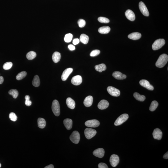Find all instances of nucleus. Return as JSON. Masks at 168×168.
I'll use <instances>...</instances> for the list:
<instances>
[{
	"label": "nucleus",
	"mask_w": 168,
	"mask_h": 168,
	"mask_svg": "<svg viewBox=\"0 0 168 168\" xmlns=\"http://www.w3.org/2000/svg\"><path fill=\"white\" fill-rule=\"evenodd\" d=\"M70 139L73 143L77 144L79 142L80 139L79 133L77 131L74 132L70 136Z\"/></svg>",
	"instance_id": "obj_6"
},
{
	"label": "nucleus",
	"mask_w": 168,
	"mask_h": 168,
	"mask_svg": "<svg viewBox=\"0 0 168 168\" xmlns=\"http://www.w3.org/2000/svg\"><path fill=\"white\" fill-rule=\"evenodd\" d=\"M158 106V103L156 101H153L151 103L150 110L151 112L155 111Z\"/></svg>",
	"instance_id": "obj_32"
},
{
	"label": "nucleus",
	"mask_w": 168,
	"mask_h": 168,
	"mask_svg": "<svg viewBox=\"0 0 168 168\" xmlns=\"http://www.w3.org/2000/svg\"><path fill=\"white\" fill-rule=\"evenodd\" d=\"M82 82V78L81 76H77L72 78L71 80V83L76 86L80 85Z\"/></svg>",
	"instance_id": "obj_13"
},
{
	"label": "nucleus",
	"mask_w": 168,
	"mask_h": 168,
	"mask_svg": "<svg viewBox=\"0 0 168 168\" xmlns=\"http://www.w3.org/2000/svg\"><path fill=\"white\" fill-rule=\"evenodd\" d=\"M100 53V50H95L92 51L90 53V56L91 57H95L99 55Z\"/></svg>",
	"instance_id": "obj_40"
},
{
	"label": "nucleus",
	"mask_w": 168,
	"mask_h": 168,
	"mask_svg": "<svg viewBox=\"0 0 168 168\" xmlns=\"http://www.w3.org/2000/svg\"><path fill=\"white\" fill-rule=\"evenodd\" d=\"M78 24L80 28H82L84 27L86 25V22L84 20L82 19H80L78 20Z\"/></svg>",
	"instance_id": "obj_39"
},
{
	"label": "nucleus",
	"mask_w": 168,
	"mask_h": 168,
	"mask_svg": "<svg viewBox=\"0 0 168 168\" xmlns=\"http://www.w3.org/2000/svg\"><path fill=\"white\" fill-rule=\"evenodd\" d=\"M139 7L140 11L142 14L146 16H149L150 14L148 10L146 5L143 2H140Z\"/></svg>",
	"instance_id": "obj_10"
},
{
	"label": "nucleus",
	"mask_w": 168,
	"mask_h": 168,
	"mask_svg": "<svg viewBox=\"0 0 168 168\" xmlns=\"http://www.w3.org/2000/svg\"><path fill=\"white\" fill-rule=\"evenodd\" d=\"M67 105L69 108L74 109L76 107V102L73 99L71 98H68L66 101Z\"/></svg>",
	"instance_id": "obj_20"
},
{
	"label": "nucleus",
	"mask_w": 168,
	"mask_h": 168,
	"mask_svg": "<svg viewBox=\"0 0 168 168\" xmlns=\"http://www.w3.org/2000/svg\"><path fill=\"white\" fill-rule=\"evenodd\" d=\"M125 15L127 18L131 21H133L135 20V15L133 11L131 10H128L126 11Z\"/></svg>",
	"instance_id": "obj_17"
},
{
	"label": "nucleus",
	"mask_w": 168,
	"mask_h": 168,
	"mask_svg": "<svg viewBox=\"0 0 168 168\" xmlns=\"http://www.w3.org/2000/svg\"><path fill=\"white\" fill-rule=\"evenodd\" d=\"M4 78L2 76H0V84H2L4 82Z\"/></svg>",
	"instance_id": "obj_44"
},
{
	"label": "nucleus",
	"mask_w": 168,
	"mask_h": 168,
	"mask_svg": "<svg viewBox=\"0 0 168 168\" xmlns=\"http://www.w3.org/2000/svg\"><path fill=\"white\" fill-rule=\"evenodd\" d=\"M129 116L127 114H123L120 116L116 121L114 125L119 126L121 125L128 119Z\"/></svg>",
	"instance_id": "obj_5"
},
{
	"label": "nucleus",
	"mask_w": 168,
	"mask_h": 168,
	"mask_svg": "<svg viewBox=\"0 0 168 168\" xmlns=\"http://www.w3.org/2000/svg\"><path fill=\"white\" fill-rule=\"evenodd\" d=\"M110 30V28L108 26H104L99 28L98 32L100 34H108Z\"/></svg>",
	"instance_id": "obj_24"
},
{
	"label": "nucleus",
	"mask_w": 168,
	"mask_h": 168,
	"mask_svg": "<svg viewBox=\"0 0 168 168\" xmlns=\"http://www.w3.org/2000/svg\"><path fill=\"white\" fill-rule=\"evenodd\" d=\"M110 164L112 167H116L118 164L120 162L119 156L115 154L112 155L110 158Z\"/></svg>",
	"instance_id": "obj_9"
},
{
	"label": "nucleus",
	"mask_w": 168,
	"mask_h": 168,
	"mask_svg": "<svg viewBox=\"0 0 168 168\" xmlns=\"http://www.w3.org/2000/svg\"><path fill=\"white\" fill-rule=\"evenodd\" d=\"M73 70L72 68H67L64 71L62 76V79L63 81L66 80L70 75L72 73Z\"/></svg>",
	"instance_id": "obj_12"
},
{
	"label": "nucleus",
	"mask_w": 168,
	"mask_h": 168,
	"mask_svg": "<svg viewBox=\"0 0 168 168\" xmlns=\"http://www.w3.org/2000/svg\"><path fill=\"white\" fill-rule=\"evenodd\" d=\"M12 66L13 64L12 62H8L4 64L3 68L4 70H9L12 68Z\"/></svg>",
	"instance_id": "obj_35"
},
{
	"label": "nucleus",
	"mask_w": 168,
	"mask_h": 168,
	"mask_svg": "<svg viewBox=\"0 0 168 168\" xmlns=\"http://www.w3.org/2000/svg\"><path fill=\"white\" fill-rule=\"evenodd\" d=\"M163 158H164L165 159H168V152H167L164 155Z\"/></svg>",
	"instance_id": "obj_45"
},
{
	"label": "nucleus",
	"mask_w": 168,
	"mask_h": 168,
	"mask_svg": "<svg viewBox=\"0 0 168 168\" xmlns=\"http://www.w3.org/2000/svg\"><path fill=\"white\" fill-rule=\"evenodd\" d=\"M80 40L78 39H75L73 40V44L75 45H77L80 43Z\"/></svg>",
	"instance_id": "obj_42"
},
{
	"label": "nucleus",
	"mask_w": 168,
	"mask_h": 168,
	"mask_svg": "<svg viewBox=\"0 0 168 168\" xmlns=\"http://www.w3.org/2000/svg\"><path fill=\"white\" fill-rule=\"evenodd\" d=\"M80 41L84 44H87L88 42L89 38L88 36L85 34H82L81 35L80 38Z\"/></svg>",
	"instance_id": "obj_27"
},
{
	"label": "nucleus",
	"mask_w": 168,
	"mask_h": 168,
	"mask_svg": "<svg viewBox=\"0 0 168 168\" xmlns=\"http://www.w3.org/2000/svg\"><path fill=\"white\" fill-rule=\"evenodd\" d=\"M153 136L154 139L158 140H161L162 138V132L161 130L158 128H156L154 130Z\"/></svg>",
	"instance_id": "obj_14"
},
{
	"label": "nucleus",
	"mask_w": 168,
	"mask_h": 168,
	"mask_svg": "<svg viewBox=\"0 0 168 168\" xmlns=\"http://www.w3.org/2000/svg\"><path fill=\"white\" fill-rule=\"evenodd\" d=\"M109 105L108 102L106 100H101L98 104V107L100 110H105L108 107Z\"/></svg>",
	"instance_id": "obj_16"
},
{
	"label": "nucleus",
	"mask_w": 168,
	"mask_h": 168,
	"mask_svg": "<svg viewBox=\"0 0 168 168\" xmlns=\"http://www.w3.org/2000/svg\"><path fill=\"white\" fill-rule=\"evenodd\" d=\"M165 44L164 39H159L155 41L152 45V49L154 50H158L162 48Z\"/></svg>",
	"instance_id": "obj_3"
},
{
	"label": "nucleus",
	"mask_w": 168,
	"mask_h": 168,
	"mask_svg": "<svg viewBox=\"0 0 168 168\" xmlns=\"http://www.w3.org/2000/svg\"><path fill=\"white\" fill-rule=\"evenodd\" d=\"M107 91L109 94L112 96L118 97L120 96V90L113 86H108L107 88Z\"/></svg>",
	"instance_id": "obj_7"
},
{
	"label": "nucleus",
	"mask_w": 168,
	"mask_h": 168,
	"mask_svg": "<svg viewBox=\"0 0 168 168\" xmlns=\"http://www.w3.org/2000/svg\"><path fill=\"white\" fill-rule=\"evenodd\" d=\"M62 57L60 53L58 52H56L53 54L52 60L55 63H58L59 62Z\"/></svg>",
	"instance_id": "obj_23"
},
{
	"label": "nucleus",
	"mask_w": 168,
	"mask_h": 168,
	"mask_svg": "<svg viewBox=\"0 0 168 168\" xmlns=\"http://www.w3.org/2000/svg\"><path fill=\"white\" fill-rule=\"evenodd\" d=\"M52 109L54 115L56 116H59L60 114V107L58 100H56L53 101L52 104Z\"/></svg>",
	"instance_id": "obj_2"
},
{
	"label": "nucleus",
	"mask_w": 168,
	"mask_h": 168,
	"mask_svg": "<svg viewBox=\"0 0 168 168\" xmlns=\"http://www.w3.org/2000/svg\"><path fill=\"white\" fill-rule=\"evenodd\" d=\"M93 102V98L92 96L86 97L84 101V104L86 107H90L92 106Z\"/></svg>",
	"instance_id": "obj_19"
},
{
	"label": "nucleus",
	"mask_w": 168,
	"mask_h": 168,
	"mask_svg": "<svg viewBox=\"0 0 168 168\" xmlns=\"http://www.w3.org/2000/svg\"><path fill=\"white\" fill-rule=\"evenodd\" d=\"M68 48L71 51H73L74 50L76 49V48L74 46L72 45V44H70L68 46Z\"/></svg>",
	"instance_id": "obj_43"
},
{
	"label": "nucleus",
	"mask_w": 168,
	"mask_h": 168,
	"mask_svg": "<svg viewBox=\"0 0 168 168\" xmlns=\"http://www.w3.org/2000/svg\"><path fill=\"white\" fill-rule=\"evenodd\" d=\"M100 122L96 120H92L87 121L85 123L86 127L91 128H96L100 126Z\"/></svg>",
	"instance_id": "obj_8"
},
{
	"label": "nucleus",
	"mask_w": 168,
	"mask_h": 168,
	"mask_svg": "<svg viewBox=\"0 0 168 168\" xmlns=\"http://www.w3.org/2000/svg\"><path fill=\"white\" fill-rule=\"evenodd\" d=\"M26 101L25 102V105L28 106H30L32 105V102L30 100V97L28 95H26L25 97Z\"/></svg>",
	"instance_id": "obj_38"
},
{
	"label": "nucleus",
	"mask_w": 168,
	"mask_h": 168,
	"mask_svg": "<svg viewBox=\"0 0 168 168\" xmlns=\"http://www.w3.org/2000/svg\"><path fill=\"white\" fill-rule=\"evenodd\" d=\"M97 133L95 130L88 128L85 130L84 134L85 137L88 140H90L94 137Z\"/></svg>",
	"instance_id": "obj_4"
},
{
	"label": "nucleus",
	"mask_w": 168,
	"mask_h": 168,
	"mask_svg": "<svg viewBox=\"0 0 168 168\" xmlns=\"http://www.w3.org/2000/svg\"><path fill=\"white\" fill-rule=\"evenodd\" d=\"M93 154L96 157L102 158L104 157L105 154V151L103 148H98L94 151Z\"/></svg>",
	"instance_id": "obj_15"
},
{
	"label": "nucleus",
	"mask_w": 168,
	"mask_h": 168,
	"mask_svg": "<svg viewBox=\"0 0 168 168\" xmlns=\"http://www.w3.org/2000/svg\"><path fill=\"white\" fill-rule=\"evenodd\" d=\"M112 76L114 78L118 80H124L127 77L126 75L123 74L121 72L118 71H116L113 72Z\"/></svg>",
	"instance_id": "obj_18"
},
{
	"label": "nucleus",
	"mask_w": 168,
	"mask_h": 168,
	"mask_svg": "<svg viewBox=\"0 0 168 168\" xmlns=\"http://www.w3.org/2000/svg\"><path fill=\"white\" fill-rule=\"evenodd\" d=\"M99 22L103 24H108L110 22V20L106 18L100 17L98 19Z\"/></svg>",
	"instance_id": "obj_36"
},
{
	"label": "nucleus",
	"mask_w": 168,
	"mask_h": 168,
	"mask_svg": "<svg viewBox=\"0 0 168 168\" xmlns=\"http://www.w3.org/2000/svg\"><path fill=\"white\" fill-rule=\"evenodd\" d=\"M98 167L99 168H108L107 165L105 163H100L99 164L98 166Z\"/></svg>",
	"instance_id": "obj_41"
},
{
	"label": "nucleus",
	"mask_w": 168,
	"mask_h": 168,
	"mask_svg": "<svg viewBox=\"0 0 168 168\" xmlns=\"http://www.w3.org/2000/svg\"><path fill=\"white\" fill-rule=\"evenodd\" d=\"M27 75V72L25 71H22L18 74L16 77V79L18 80H20L24 78Z\"/></svg>",
	"instance_id": "obj_31"
},
{
	"label": "nucleus",
	"mask_w": 168,
	"mask_h": 168,
	"mask_svg": "<svg viewBox=\"0 0 168 168\" xmlns=\"http://www.w3.org/2000/svg\"><path fill=\"white\" fill-rule=\"evenodd\" d=\"M73 36L71 34H68L65 36L64 38L65 42L67 43H69L72 41Z\"/></svg>",
	"instance_id": "obj_34"
},
{
	"label": "nucleus",
	"mask_w": 168,
	"mask_h": 168,
	"mask_svg": "<svg viewBox=\"0 0 168 168\" xmlns=\"http://www.w3.org/2000/svg\"><path fill=\"white\" fill-rule=\"evenodd\" d=\"M142 35L141 34L138 32L132 33L128 35V37L129 39L132 40H139L141 37Z\"/></svg>",
	"instance_id": "obj_21"
},
{
	"label": "nucleus",
	"mask_w": 168,
	"mask_h": 168,
	"mask_svg": "<svg viewBox=\"0 0 168 168\" xmlns=\"http://www.w3.org/2000/svg\"><path fill=\"white\" fill-rule=\"evenodd\" d=\"M10 95L13 96L14 98L16 99L18 96L19 93L17 90H10L8 92Z\"/></svg>",
	"instance_id": "obj_33"
},
{
	"label": "nucleus",
	"mask_w": 168,
	"mask_h": 168,
	"mask_svg": "<svg viewBox=\"0 0 168 168\" xmlns=\"http://www.w3.org/2000/svg\"><path fill=\"white\" fill-rule=\"evenodd\" d=\"M10 119L11 120L14 122H16L18 119L17 116L15 113L13 112H11L10 113L9 115Z\"/></svg>",
	"instance_id": "obj_37"
},
{
	"label": "nucleus",
	"mask_w": 168,
	"mask_h": 168,
	"mask_svg": "<svg viewBox=\"0 0 168 168\" xmlns=\"http://www.w3.org/2000/svg\"><path fill=\"white\" fill-rule=\"evenodd\" d=\"M134 96L137 100L140 102H144L146 99V96L140 95L137 92L135 93L134 94Z\"/></svg>",
	"instance_id": "obj_29"
},
{
	"label": "nucleus",
	"mask_w": 168,
	"mask_h": 168,
	"mask_svg": "<svg viewBox=\"0 0 168 168\" xmlns=\"http://www.w3.org/2000/svg\"><path fill=\"white\" fill-rule=\"evenodd\" d=\"M36 53L35 52L31 51L28 53L26 54V57L29 60H32L34 59L36 57Z\"/></svg>",
	"instance_id": "obj_30"
},
{
	"label": "nucleus",
	"mask_w": 168,
	"mask_h": 168,
	"mask_svg": "<svg viewBox=\"0 0 168 168\" xmlns=\"http://www.w3.org/2000/svg\"><path fill=\"white\" fill-rule=\"evenodd\" d=\"M95 68L96 71L100 72L105 71L106 70V66L104 64L96 65L95 66Z\"/></svg>",
	"instance_id": "obj_25"
},
{
	"label": "nucleus",
	"mask_w": 168,
	"mask_h": 168,
	"mask_svg": "<svg viewBox=\"0 0 168 168\" xmlns=\"http://www.w3.org/2000/svg\"><path fill=\"white\" fill-rule=\"evenodd\" d=\"M168 61V56L166 54H163L159 57L156 63V66L159 68H163L167 63Z\"/></svg>",
	"instance_id": "obj_1"
},
{
	"label": "nucleus",
	"mask_w": 168,
	"mask_h": 168,
	"mask_svg": "<svg viewBox=\"0 0 168 168\" xmlns=\"http://www.w3.org/2000/svg\"><path fill=\"white\" fill-rule=\"evenodd\" d=\"M1 164H0V168H1Z\"/></svg>",
	"instance_id": "obj_47"
},
{
	"label": "nucleus",
	"mask_w": 168,
	"mask_h": 168,
	"mask_svg": "<svg viewBox=\"0 0 168 168\" xmlns=\"http://www.w3.org/2000/svg\"></svg>",
	"instance_id": "obj_48"
},
{
	"label": "nucleus",
	"mask_w": 168,
	"mask_h": 168,
	"mask_svg": "<svg viewBox=\"0 0 168 168\" xmlns=\"http://www.w3.org/2000/svg\"><path fill=\"white\" fill-rule=\"evenodd\" d=\"M38 124L39 128L43 129L45 128L46 126V122L43 118H39L38 120Z\"/></svg>",
	"instance_id": "obj_26"
},
{
	"label": "nucleus",
	"mask_w": 168,
	"mask_h": 168,
	"mask_svg": "<svg viewBox=\"0 0 168 168\" xmlns=\"http://www.w3.org/2000/svg\"><path fill=\"white\" fill-rule=\"evenodd\" d=\"M65 126L68 130H70L72 128V120L69 119H65L64 121Z\"/></svg>",
	"instance_id": "obj_22"
},
{
	"label": "nucleus",
	"mask_w": 168,
	"mask_h": 168,
	"mask_svg": "<svg viewBox=\"0 0 168 168\" xmlns=\"http://www.w3.org/2000/svg\"><path fill=\"white\" fill-rule=\"evenodd\" d=\"M33 86L36 87H38L40 86V78L38 76H36L34 77L32 82Z\"/></svg>",
	"instance_id": "obj_28"
},
{
	"label": "nucleus",
	"mask_w": 168,
	"mask_h": 168,
	"mask_svg": "<svg viewBox=\"0 0 168 168\" xmlns=\"http://www.w3.org/2000/svg\"><path fill=\"white\" fill-rule=\"evenodd\" d=\"M140 84L141 86L146 88L148 90L151 91H153L154 90V86L147 80H141L140 82Z\"/></svg>",
	"instance_id": "obj_11"
},
{
	"label": "nucleus",
	"mask_w": 168,
	"mask_h": 168,
	"mask_svg": "<svg viewBox=\"0 0 168 168\" xmlns=\"http://www.w3.org/2000/svg\"><path fill=\"white\" fill-rule=\"evenodd\" d=\"M45 168H54V165H52V164H51L50 165H49V166H46Z\"/></svg>",
	"instance_id": "obj_46"
}]
</instances>
